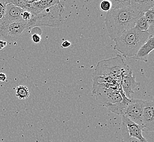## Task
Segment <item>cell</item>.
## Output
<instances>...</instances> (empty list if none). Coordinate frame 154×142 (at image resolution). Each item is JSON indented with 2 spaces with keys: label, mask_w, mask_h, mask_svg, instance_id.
I'll return each mask as SVG.
<instances>
[{
  "label": "cell",
  "mask_w": 154,
  "mask_h": 142,
  "mask_svg": "<svg viewBox=\"0 0 154 142\" xmlns=\"http://www.w3.org/2000/svg\"><path fill=\"white\" fill-rule=\"evenodd\" d=\"M131 68L125 60L120 55H116L108 59L102 60L98 62L92 77L107 76L113 78H122L126 75Z\"/></svg>",
  "instance_id": "3957f363"
},
{
  "label": "cell",
  "mask_w": 154,
  "mask_h": 142,
  "mask_svg": "<svg viewBox=\"0 0 154 142\" xmlns=\"http://www.w3.org/2000/svg\"><path fill=\"white\" fill-rule=\"evenodd\" d=\"M27 22L24 20L7 24L0 23V36L8 41L18 39L27 29Z\"/></svg>",
  "instance_id": "8992f818"
},
{
  "label": "cell",
  "mask_w": 154,
  "mask_h": 142,
  "mask_svg": "<svg viewBox=\"0 0 154 142\" xmlns=\"http://www.w3.org/2000/svg\"><path fill=\"white\" fill-rule=\"evenodd\" d=\"M144 104V100L131 98L128 106L123 112L122 116L127 117L134 123L142 126Z\"/></svg>",
  "instance_id": "52a82bcc"
},
{
  "label": "cell",
  "mask_w": 154,
  "mask_h": 142,
  "mask_svg": "<svg viewBox=\"0 0 154 142\" xmlns=\"http://www.w3.org/2000/svg\"><path fill=\"white\" fill-rule=\"evenodd\" d=\"M121 85L116 86L108 84L93 82L92 95L96 96L100 104L106 106L108 104H115L122 101V97L119 91Z\"/></svg>",
  "instance_id": "5b68a950"
},
{
  "label": "cell",
  "mask_w": 154,
  "mask_h": 142,
  "mask_svg": "<svg viewBox=\"0 0 154 142\" xmlns=\"http://www.w3.org/2000/svg\"><path fill=\"white\" fill-rule=\"evenodd\" d=\"M154 102L145 101L142 115V126L144 131H154Z\"/></svg>",
  "instance_id": "ba28073f"
},
{
  "label": "cell",
  "mask_w": 154,
  "mask_h": 142,
  "mask_svg": "<svg viewBox=\"0 0 154 142\" xmlns=\"http://www.w3.org/2000/svg\"><path fill=\"white\" fill-rule=\"evenodd\" d=\"M31 35L33 34H37L41 36L42 30L39 27H33L31 30Z\"/></svg>",
  "instance_id": "603a6c76"
},
{
  "label": "cell",
  "mask_w": 154,
  "mask_h": 142,
  "mask_svg": "<svg viewBox=\"0 0 154 142\" xmlns=\"http://www.w3.org/2000/svg\"><path fill=\"white\" fill-rule=\"evenodd\" d=\"M143 15V13L131 6L110 9L105 18V24L110 38L114 40L134 28L137 21Z\"/></svg>",
  "instance_id": "6da1fadb"
},
{
  "label": "cell",
  "mask_w": 154,
  "mask_h": 142,
  "mask_svg": "<svg viewBox=\"0 0 154 142\" xmlns=\"http://www.w3.org/2000/svg\"><path fill=\"white\" fill-rule=\"evenodd\" d=\"M100 9L104 12H108L112 9V3L110 1L104 0L100 4Z\"/></svg>",
  "instance_id": "ffe728a7"
},
{
  "label": "cell",
  "mask_w": 154,
  "mask_h": 142,
  "mask_svg": "<svg viewBox=\"0 0 154 142\" xmlns=\"http://www.w3.org/2000/svg\"><path fill=\"white\" fill-rule=\"evenodd\" d=\"M31 39L34 43H38L41 41V36L37 34H33L31 35Z\"/></svg>",
  "instance_id": "7402d4cb"
},
{
  "label": "cell",
  "mask_w": 154,
  "mask_h": 142,
  "mask_svg": "<svg viewBox=\"0 0 154 142\" xmlns=\"http://www.w3.org/2000/svg\"><path fill=\"white\" fill-rule=\"evenodd\" d=\"M15 95L20 100H26L29 96V90L27 87L19 85L15 88Z\"/></svg>",
  "instance_id": "9a60e30c"
},
{
  "label": "cell",
  "mask_w": 154,
  "mask_h": 142,
  "mask_svg": "<svg viewBox=\"0 0 154 142\" xmlns=\"http://www.w3.org/2000/svg\"><path fill=\"white\" fill-rule=\"evenodd\" d=\"M60 1L57 0H41V1H34L30 8L27 10L32 15H36L45 9L53 6L57 3H59Z\"/></svg>",
  "instance_id": "7c38bea8"
},
{
  "label": "cell",
  "mask_w": 154,
  "mask_h": 142,
  "mask_svg": "<svg viewBox=\"0 0 154 142\" xmlns=\"http://www.w3.org/2000/svg\"><path fill=\"white\" fill-rule=\"evenodd\" d=\"M122 134L123 142H141L139 139L129 136L128 131L123 125L122 126Z\"/></svg>",
  "instance_id": "ac0fdd59"
},
{
  "label": "cell",
  "mask_w": 154,
  "mask_h": 142,
  "mask_svg": "<svg viewBox=\"0 0 154 142\" xmlns=\"http://www.w3.org/2000/svg\"><path fill=\"white\" fill-rule=\"evenodd\" d=\"M23 11V9L14 6L12 3H8L6 5L5 15L3 20L2 21L1 23L7 24L23 20L21 17V14Z\"/></svg>",
  "instance_id": "8fae6325"
},
{
  "label": "cell",
  "mask_w": 154,
  "mask_h": 142,
  "mask_svg": "<svg viewBox=\"0 0 154 142\" xmlns=\"http://www.w3.org/2000/svg\"><path fill=\"white\" fill-rule=\"evenodd\" d=\"M33 15L30 13V12L26 11H24L22 12L21 14V19L25 21L28 22L29 21L31 20V19L32 18Z\"/></svg>",
  "instance_id": "44dd1931"
},
{
  "label": "cell",
  "mask_w": 154,
  "mask_h": 142,
  "mask_svg": "<svg viewBox=\"0 0 154 142\" xmlns=\"http://www.w3.org/2000/svg\"><path fill=\"white\" fill-rule=\"evenodd\" d=\"M64 12V7L61 2L45 9L32 18L27 22V29L39 26L58 27L63 23L62 14Z\"/></svg>",
  "instance_id": "277c9868"
},
{
  "label": "cell",
  "mask_w": 154,
  "mask_h": 142,
  "mask_svg": "<svg viewBox=\"0 0 154 142\" xmlns=\"http://www.w3.org/2000/svg\"><path fill=\"white\" fill-rule=\"evenodd\" d=\"M7 45V42L4 41H0V50L3 49Z\"/></svg>",
  "instance_id": "484cf974"
},
{
  "label": "cell",
  "mask_w": 154,
  "mask_h": 142,
  "mask_svg": "<svg viewBox=\"0 0 154 142\" xmlns=\"http://www.w3.org/2000/svg\"><path fill=\"white\" fill-rule=\"evenodd\" d=\"M6 78H7V77H6V74L3 73H0V81L5 82Z\"/></svg>",
  "instance_id": "d4e9b609"
},
{
  "label": "cell",
  "mask_w": 154,
  "mask_h": 142,
  "mask_svg": "<svg viewBox=\"0 0 154 142\" xmlns=\"http://www.w3.org/2000/svg\"><path fill=\"white\" fill-rule=\"evenodd\" d=\"M154 36L150 35L145 43L139 49L134 58L144 62H148V56L154 50Z\"/></svg>",
  "instance_id": "4fadbf2b"
},
{
  "label": "cell",
  "mask_w": 154,
  "mask_h": 142,
  "mask_svg": "<svg viewBox=\"0 0 154 142\" xmlns=\"http://www.w3.org/2000/svg\"><path fill=\"white\" fill-rule=\"evenodd\" d=\"M71 45V43L68 41H65L61 44V47L63 48H67Z\"/></svg>",
  "instance_id": "cb8c5ba5"
},
{
  "label": "cell",
  "mask_w": 154,
  "mask_h": 142,
  "mask_svg": "<svg viewBox=\"0 0 154 142\" xmlns=\"http://www.w3.org/2000/svg\"><path fill=\"white\" fill-rule=\"evenodd\" d=\"M134 27L141 31H148L149 29V25L145 19L144 15H142L140 18L138 19Z\"/></svg>",
  "instance_id": "2e32d148"
},
{
  "label": "cell",
  "mask_w": 154,
  "mask_h": 142,
  "mask_svg": "<svg viewBox=\"0 0 154 142\" xmlns=\"http://www.w3.org/2000/svg\"><path fill=\"white\" fill-rule=\"evenodd\" d=\"M131 7L144 14L145 12L154 8V0H130Z\"/></svg>",
  "instance_id": "5bb4252c"
},
{
  "label": "cell",
  "mask_w": 154,
  "mask_h": 142,
  "mask_svg": "<svg viewBox=\"0 0 154 142\" xmlns=\"http://www.w3.org/2000/svg\"><path fill=\"white\" fill-rule=\"evenodd\" d=\"M140 83L137 82L136 77L133 74V71L131 69L126 75L123 76L121 81L122 90L126 97L131 99V96L134 93V89L140 85Z\"/></svg>",
  "instance_id": "9c48e42d"
},
{
  "label": "cell",
  "mask_w": 154,
  "mask_h": 142,
  "mask_svg": "<svg viewBox=\"0 0 154 142\" xmlns=\"http://www.w3.org/2000/svg\"><path fill=\"white\" fill-rule=\"evenodd\" d=\"M150 36L148 31H141L134 27L114 39L116 43L114 49L122 54L125 57L134 58Z\"/></svg>",
  "instance_id": "7a4b0ae2"
},
{
  "label": "cell",
  "mask_w": 154,
  "mask_h": 142,
  "mask_svg": "<svg viewBox=\"0 0 154 142\" xmlns=\"http://www.w3.org/2000/svg\"><path fill=\"white\" fill-rule=\"evenodd\" d=\"M122 124L126 128L130 137H134L140 141L145 139L143 136V131L144 130L142 126L137 124L124 116H122Z\"/></svg>",
  "instance_id": "30bf717a"
},
{
  "label": "cell",
  "mask_w": 154,
  "mask_h": 142,
  "mask_svg": "<svg viewBox=\"0 0 154 142\" xmlns=\"http://www.w3.org/2000/svg\"><path fill=\"white\" fill-rule=\"evenodd\" d=\"M8 4L7 0L0 1V23L3 20V18L5 15L6 12V5Z\"/></svg>",
  "instance_id": "d6986e66"
},
{
  "label": "cell",
  "mask_w": 154,
  "mask_h": 142,
  "mask_svg": "<svg viewBox=\"0 0 154 142\" xmlns=\"http://www.w3.org/2000/svg\"><path fill=\"white\" fill-rule=\"evenodd\" d=\"M112 9H118L127 7H130V0L112 1Z\"/></svg>",
  "instance_id": "e0dca14e"
}]
</instances>
